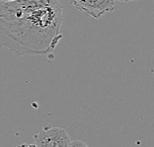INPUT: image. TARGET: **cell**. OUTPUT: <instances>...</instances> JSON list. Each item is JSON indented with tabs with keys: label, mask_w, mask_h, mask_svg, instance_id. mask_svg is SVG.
<instances>
[{
	"label": "cell",
	"mask_w": 154,
	"mask_h": 147,
	"mask_svg": "<svg viewBox=\"0 0 154 147\" xmlns=\"http://www.w3.org/2000/svg\"><path fill=\"white\" fill-rule=\"evenodd\" d=\"M79 11L98 19L115 9V0H69Z\"/></svg>",
	"instance_id": "3"
},
{
	"label": "cell",
	"mask_w": 154,
	"mask_h": 147,
	"mask_svg": "<svg viewBox=\"0 0 154 147\" xmlns=\"http://www.w3.org/2000/svg\"><path fill=\"white\" fill-rule=\"evenodd\" d=\"M68 147H89V146L81 140H74V141H70Z\"/></svg>",
	"instance_id": "4"
},
{
	"label": "cell",
	"mask_w": 154,
	"mask_h": 147,
	"mask_svg": "<svg viewBox=\"0 0 154 147\" xmlns=\"http://www.w3.org/2000/svg\"><path fill=\"white\" fill-rule=\"evenodd\" d=\"M117 1H120V2H131V1H134V0H117Z\"/></svg>",
	"instance_id": "6"
},
{
	"label": "cell",
	"mask_w": 154,
	"mask_h": 147,
	"mask_svg": "<svg viewBox=\"0 0 154 147\" xmlns=\"http://www.w3.org/2000/svg\"><path fill=\"white\" fill-rule=\"evenodd\" d=\"M17 147H36V145H35L34 143H32V144H21Z\"/></svg>",
	"instance_id": "5"
},
{
	"label": "cell",
	"mask_w": 154,
	"mask_h": 147,
	"mask_svg": "<svg viewBox=\"0 0 154 147\" xmlns=\"http://www.w3.org/2000/svg\"><path fill=\"white\" fill-rule=\"evenodd\" d=\"M0 1H15V0H0Z\"/></svg>",
	"instance_id": "7"
},
{
	"label": "cell",
	"mask_w": 154,
	"mask_h": 147,
	"mask_svg": "<svg viewBox=\"0 0 154 147\" xmlns=\"http://www.w3.org/2000/svg\"><path fill=\"white\" fill-rule=\"evenodd\" d=\"M59 0L0 1V50L17 55H47L62 35Z\"/></svg>",
	"instance_id": "1"
},
{
	"label": "cell",
	"mask_w": 154,
	"mask_h": 147,
	"mask_svg": "<svg viewBox=\"0 0 154 147\" xmlns=\"http://www.w3.org/2000/svg\"><path fill=\"white\" fill-rule=\"evenodd\" d=\"M36 147H68L70 138L64 128L44 125L43 129L34 136Z\"/></svg>",
	"instance_id": "2"
}]
</instances>
